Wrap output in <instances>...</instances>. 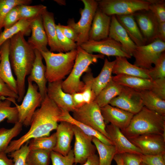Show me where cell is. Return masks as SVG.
<instances>
[{
  "label": "cell",
  "mask_w": 165,
  "mask_h": 165,
  "mask_svg": "<svg viewBox=\"0 0 165 165\" xmlns=\"http://www.w3.org/2000/svg\"><path fill=\"white\" fill-rule=\"evenodd\" d=\"M40 52L46 64V79L48 82H52L63 80L69 74L74 64L77 50L65 53H54L50 50Z\"/></svg>",
  "instance_id": "obj_4"
},
{
  "label": "cell",
  "mask_w": 165,
  "mask_h": 165,
  "mask_svg": "<svg viewBox=\"0 0 165 165\" xmlns=\"http://www.w3.org/2000/svg\"><path fill=\"white\" fill-rule=\"evenodd\" d=\"M72 94L76 108L85 104L82 92H76Z\"/></svg>",
  "instance_id": "obj_53"
},
{
  "label": "cell",
  "mask_w": 165,
  "mask_h": 165,
  "mask_svg": "<svg viewBox=\"0 0 165 165\" xmlns=\"http://www.w3.org/2000/svg\"><path fill=\"white\" fill-rule=\"evenodd\" d=\"M0 95L2 96L18 99V95L0 78Z\"/></svg>",
  "instance_id": "obj_51"
},
{
  "label": "cell",
  "mask_w": 165,
  "mask_h": 165,
  "mask_svg": "<svg viewBox=\"0 0 165 165\" xmlns=\"http://www.w3.org/2000/svg\"><path fill=\"white\" fill-rule=\"evenodd\" d=\"M157 35V39L165 42V22H159Z\"/></svg>",
  "instance_id": "obj_54"
},
{
  "label": "cell",
  "mask_w": 165,
  "mask_h": 165,
  "mask_svg": "<svg viewBox=\"0 0 165 165\" xmlns=\"http://www.w3.org/2000/svg\"><path fill=\"white\" fill-rule=\"evenodd\" d=\"M57 142L56 134L50 136L32 139L28 142L30 150H41L51 152L53 150Z\"/></svg>",
  "instance_id": "obj_35"
},
{
  "label": "cell",
  "mask_w": 165,
  "mask_h": 165,
  "mask_svg": "<svg viewBox=\"0 0 165 165\" xmlns=\"http://www.w3.org/2000/svg\"><path fill=\"white\" fill-rule=\"evenodd\" d=\"M4 97L2 96L1 95H0V102L4 100H5Z\"/></svg>",
  "instance_id": "obj_59"
},
{
  "label": "cell",
  "mask_w": 165,
  "mask_h": 165,
  "mask_svg": "<svg viewBox=\"0 0 165 165\" xmlns=\"http://www.w3.org/2000/svg\"><path fill=\"white\" fill-rule=\"evenodd\" d=\"M61 113V109L47 95L40 107L35 111L29 130L18 139L11 141L5 152L10 153L32 139L49 136L52 131L56 129Z\"/></svg>",
  "instance_id": "obj_1"
},
{
  "label": "cell",
  "mask_w": 165,
  "mask_h": 165,
  "mask_svg": "<svg viewBox=\"0 0 165 165\" xmlns=\"http://www.w3.org/2000/svg\"><path fill=\"white\" fill-rule=\"evenodd\" d=\"M81 165H99V157L95 154L88 158L86 162Z\"/></svg>",
  "instance_id": "obj_56"
},
{
  "label": "cell",
  "mask_w": 165,
  "mask_h": 165,
  "mask_svg": "<svg viewBox=\"0 0 165 165\" xmlns=\"http://www.w3.org/2000/svg\"><path fill=\"white\" fill-rule=\"evenodd\" d=\"M50 152L30 150L26 159L27 165H49Z\"/></svg>",
  "instance_id": "obj_40"
},
{
  "label": "cell",
  "mask_w": 165,
  "mask_h": 165,
  "mask_svg": "<svg viewBox=\"0 0 165 165\" xmlns=\"http://www.w3.org/2000/svg\"><path fill=\"white\" fill-rule=\"evenodd\" d=\"M92 141L98 153L99 165H111L112 161L116 154L115 147L105 144L95 137H93Z\"/></svg>",
  "instance_id": "obj_34"
},
{
  "label": "cell",
  "mask_w": 165,
  "mask_h": 165,
  "mask_svg": "<svg viewBox=\"0 0 165 165\" xmlns=\"http://www.w3.org/2000/svg\"><path fill=\"white\" fill-rule=\"evenodd\" d=\"M0 165H13V160L9 159L4 151L0 152Z\"/></svg>",
  "instance_id": "obj_55"
},
{
  "label": "cell",
  "mask_w": 165,
  "mask_h": 165,
  "mask_svg": "<svg viewBox=\"0 0 165 165\" xmlns=\"http://www.w3.org/2000/svg\"><path fill=\"white\" fill-rule=\"evenodd\" d=\"M150 90L159 98L165 100V78L152 80Z\"/></svg>",
  "instance_id": "obj_48"
},
{
  "label": "cell",
  "mask_w": 165,
  "mask_h": 165,
  "mask_svg": "<svg viewBox=\"0 0 165 165\" xmlns=\"http://www.w3.org/2000/svg\"><path fill=\"white\" fill-rule=\"evenodd\" d=\"M154 66L149 69L151 79L165 78V51L161 54L154 64Z\"/></svg>",
  "instance_id": "obj_42"
},
{
  "label": "cell",
  "mask_w": 165,
  "mask_h": 165,
  "mask_svg": "<svg viewBox=\"0 0 165 165\" xmlns=\"http://www.w3.org/2000/svg\"><path fill=\"white\" fill-rule=\"evenodd\" d=\"M55 1L60 5H65V1L63 0H55Z\"/></svg>",
  "instance_id": "obj_58"
},
{
  "label": "cell",
  "mask_w": 165,
  "mask_h": 165,
  "mask_svg": "<svg viewBox=\"0 0 165 165\" xmlns=\"http://www.w3.org/2000/svg\"><path fill=\"white\" fill-rule=\"evenodd\" d=\"M30 151L28 141L19 149L9 153L13 165H27L26 159Z\"/></svg>",
  "instance_id": "obj_45"
},
{
  "label": "cell",
  "mask_w": 165,
  "mask_h": 165,
  "mask_svg": "<svg viewBox=\"0 0 165 165\" xmlns=\"http://www.w3.org/2000/svg\"><path fill=\"white\" fill-rule=\"evenodd\" d=\"M115 60L110 61L105 58L101 70L96 77H94L92 88L96 97L112 79L113 68Z\"/></svg>",
  "instance_id": "obj_30"
},
{
  "label": "cell",
  "mask_w": 165,
  "mask_h": 165,
  "mask_svg": "<svg viewBox=\"0 0 165 165\" xmlns=\"http://www.w3.org/2000/svg\"><path fill=\"white\" fill-rule=\"evenodd\" d=\"M148 1L149 2L148 10L155 16L159 22H165V1Z\"/></svg>",
  "instance_id": "obj_43"
},
{
  "label": "cell",
  "mask_w": 165,
  "mask_h": 165,
  "mask_svg": "<svg viewBox=\"0 0 165 165\" xmlns=\"http://www.w3.org/2000/svg\"><path fill=\"white\" fill-rule=\"evenodd\" d=\"M142 103L148 109L165 116V100H163L150 90L139 91Z\"/></svg>",
  "instance_id": "obj_31"
},
{
  "label": "cell",
  "mask_w": 165,
  "mask_h": 165,
  "mask_svg": "<svg viewBox=\"0 0 165 165\" xmlns=\"http://www.w3.org/2000/svg\"><path fill=\"white\" fill-rule=\"evenodd\" d=\"M63 121L72 123L78 127L86 135L92 137L96 138L105 144L113 145L112 141L101 133L77 121L70 114L69 112L64 110L61 109V113L59 117L58 121L60 122Z\"/></svg>",
  "instance_id": "obj_29"
},
{
  "label": "cell",
  "mask_w": 165,
  "mask_h": 165,
  "mask_svg": "<svg viewBox=\"0 0 165 165\" xmlns=\"http://www.w3.org/2000/svg\"><path fill=\"white\" fill-rule=\"evenodd\" d=\"M121 155L124 165H141L142 163L140 155L125 153Z\"/></svg>",
  "instance_id": "obj_50"
},
{
  "label": "cell",
  "mask_w": 165,
  "mask_h": 165,
  "mask_svg": "<svg viewBox=\"0 0 165 165\" xmlns=\"http://www.w3.org/2000/svg\"><path fill=\"white\" fill-rule=\"evenodd\" d=\"M111 16L98 7L94 15L89 35V40L99 41L108 37Z\"/></svg>",
  "instance_id": "obj_19"
},
{
  "label": "cell",
  "mask_w": 165,
  "mask_h": 165,
  "mask_svg": "<svg viewBox=\"0 0 165 165\" xmlns=\"http://www.w3.org/2000/svg\"><path fill=\"white\" fill-rule=\"evenodd\" d=\"M113 160L115 161L117 165H124L123 162L120 154H116Z\"/></svg>",
  "instance_id": "obj_57"
},
{
  "label": "cell",
  "mask_w": 165,
  "mask_h": 165,
  "mask_svg": "<svg viewBox=\"0 0 165 165\" xmlns=\"http://www.w3.org/2000/svg\"><path fill=\"white\" fill-rule=\"evenodd\" d=\"M112 79L119 85L139 91L150 90L152 82V80L151 79L125 74L112 76Z\"/></svg>",
  "instance_id": "obj_28"
},
{
  "label": "cell",
  "mask_w": 165,
  "mask_h": 165,
  "mask_svg": "<svg viewBox=\"0 0 165 165\" xmlns=\"http://www.w3.org/2000/svg\"><path fill=\"white\" fill-rule=\"evenodd\" d=\"M105 124L110 123L122 130L127 128L134 115L109 104L101 108Z\"/></svg>",
  "instance_id": "obj_18"
},
{
  "label": "cell",
  "mask_w": 165,
  "mask_h": 165,
  "mask_svg": "<svg viewBox=\"0 0 165 165\" xmlns=\"http://www.w3.org/2000/svg\"><path fill=\"white\" fill-rule=\"evenodd\" d=\"M89 69L86 72L83 78L84 86L82 93L85 103H88L94 101L96 97L92 88V84L94 77Z\"/></svg>",
  "instance_id": "obj_41"
},
{
  "label": "cell",
  "mask_w": 165,
  "mask_h": 165,
  "mask_svg": "<svg viewBox=\"0 0 165 165\" xmlns=\"http://www.w3.org/2000/svg\"><path fill=\"white\" fill-rule=\"evenodd\" d=\"M165 51V42L157 39L151 43L136 46L132 56L134 64L139 67L149 69L152 67L161 54Z\"/></svg>",
  "instance_id": "obj_10"
},
{
  "label": "cell",
  "mask_w": 165,
  "mask_h": 165,
  "mask_svg": "<svg viewBox=\"0 0 165 165\" xmlns=\"http://www.w3.org/2000/svg\"><path fill=\"white\" fill-rule=\"evenodd\" d=\"M32 2L31 0H0V33L6 16L13 8L18 6L28 5Z\"/></svg>",
  "instance_id": "obj_38"
},
{
  "label": "cell",
  "mask_w": 165,
  "mask_h": 165,
  "mask_svg": "<svg viewBox=\"0 0 165 165\" xmlns=\"http://www.w3.org/2000/svg\"><path fill=\"white\" fill-rule=\"evenodd\" d=\"M121 130L128 139L148 134L165 135V116L144 106L134 115L128 126Z\"/></svg>",
  "instance_id": "obj_3"
},
{
  "label": "cell",
  "mask_w": 165,
  "mask_h": 165,
  "mask_svg": "<svg viewBox=\"0 0 165 165\" xmlns=\"http://www.w3.org/2000/svg\"><path fill=\"white\" fill-rule=\"evenodd\" d=\"M73 131L75 140L73 150L75 163L82 164L95 154L96 149L92 141L93 137L86 135L74 125Z\"/></svg>",
  "instance_id": "obj_14"
},
{
  "label": "cell",
  "mask_w": 165,
  "mask_h": 165,
  "mask_svg": "<svg viewBox=\"0 0 165 165\" xmlns=\"http://www.w3.org/2000/svg\"><path fill=\"white\" fill-rule=\"evenodd\" d=\"M142 162L147 165H165V153L155 155H140Z\"/></svg>",
  "instance_id": "obj_47"
},
{
  "label": "cell",
  "mask_w": 165,
  "mask_h": 165,
  "mask_svg": "<svg viewBox=\"0 0 165 165\" xmlns=\"http://www.w3.org/2000/svg\"><path fill=\"white\" fill-rule=\"evenodd\" d=\"M106 130L109 139L116 148V154L130 153L142 154L141 150L133 144L117 127L111 124H106Z\"/></svg>",
  "instance_id": "obj_16"
},
{
  "label": "cell",
  "mask_w": 165,
  "mask_h": 165,
  "mask_svg": "<svg viewBox=\"0 0 165 165\" xmlns=\"http://www.w3.org/2000/svg\"><path fill=\"white\" fill-rule=\"evenodd\" d=\"M24 36V33L20 32L10 39L9 59L16 77L19 102L24 96L25 78L31 72L35 58V50L25 40Z\"/></svg>",
  "instance_id": "obj_2"
},
{
  "label": "cell",
  "mask_w": 165,
  "mask_h": 165,
  "mask_svg": "<svg viewBox=\"0 0 165 165\" xmlns=\"http://www.w3.org/2000/svg\"><path fill=\"white\" fill-rule=\"evenodd\" d=\"M84 7L80 9L81 17L77 22H75L73 18L70 19L68 21V25L75 31L78 36L76 43L77 46L89 40V35L93 19L98 8L97 0H82Z\"/></svg>",
  "instance_id": "obj_6"
},
{
  "label": "cell",
  "mask_w": 165,
  "mask_h": 165,
  "mask_svg": "<svg viewBox=\"0 0 165 165\" xmlns=\"http://www.w3.org/2000/svg\"><path fill=\"white\" fill-rule=\"evenodd\" d=\"M35 18L20 19L10 28L4 29L0 33V46L6 40L20 32L24 33L25 36L29 35L31 33V24Z\"/></svg>",
  "instance_id": "obj_33"
},
{
  "label": "cell",
  "mask_w": 165,
  "mask_h": 165,
  "mask_svg": "<svg viewBox=\"0 0 165 165\" xmlns=\"http://www.w3.org/2000/svg\"><path fill=\"white\" fill-rule=\"evenodd\" d=\"M134 18L147 44L157 39L159 22L149 10L139 11L133 14Z\"/></svg>",
  "instance_id": "obj_15"
},
{
  "label": "cell",
  "mask_w": 165,
  "mask_h": 165,
  "mask_svg": "<svg viewBox=\"0 0 165 165\" xmlns=\"http://www.w3.org/2000/svg\"><path fill=\"white\" fill-rule=\"evenodd\" d=\"M128 139L141 150L143 155L165 153V135L148 134Z\"/></svg>",
  "instance_id": "obj_13"
},
{
  "label": "cell",
  "mask_w": 165,
  "mask_h": 165,
  "mask_svg": "<svg viewBox=\"0 0 165 165\" xmlns=\"http://www.w3.org/2000/svg\"><path fill=\"white\" fill-rule=\"evenodd\" d=\"M62 81L48 82L47 86V95L61 109L73 112L76 107L72 94L63 90L61 85Z\"/></svg>",
  "instance_id": "obj_17"
},
{
  "label": "cell",
  "mask_w": 165,
  "mask_h": 165,
  "mask_svg": "<svg viewBox=\"0 0 165 165\" xmlns=\"http://www.w3.org/2000/svg\"><path fill=\"white\" fill-rule=\"evenodd\" d=\"M72 117L77 121L99 131L108 139L101 108L94 101L76 108Z\"/></svg>",
  "instance_id": "obj_7"
},
{
  "label": "cell",
  "mask_w": 165,
  "mask_h": 165,
  "mask_svg": "<svg viewBox=\"0 0 165 165\" xmlns=\"http://www.w3.org/2000/svg\"><path fill=\"white\" fill-rule=\"evenodd\" d=\"M12 102L8 97L0 102V123L5 119L9 123L15 124L18 122V114L16 106H11Z\"/></svg>",
  "instance_id": "obj_36"
},
{
  "label": "cell",
  "mask_w": 165,
  "mask_h": 165,
  "mask_svg": "<svg viewBox=\"0 0 165 165\" xmlns=\"http://www.w3.org/2000/svg\"><path fill=\"white\" fill-rule=\"evenodd\" d=\"M109 104L134 115L139 112L144 106L139 91L125 86L120 94L113 98Z\"/></svg>",
  "instance_id": "obj_12"
},
{
  "label": "cell",
  "mask_w": 165,
  "mask_h": 165,
  "mask_svg": "<svg viewBox=\"0 0 165 165\" xmlns=\"http://www.w3.org/2000/svg\"><path fill=\"white\" fill-rule=\"evenodd\" d=\"M57 37L64 52H67L77 49L76 43L66 37L63 33L58 25H56Z\"/></svg>",
  "instance_id": "obj_46"
},
{
  "label": "cell",
  "mask_w": 165,
  "mask_h": 165,
  "mask_svg": "<svg viewBox=\"0 0 165 165\" xmlns=\"http://www.w3.org/2000/svg\"><path fill=\"white\" fill-rule=\"evenodd\" d=\"M18 6L13 8L7 15L3 23L4 29L10 28L20 20Z\"/></svg>",
  "instance_id": "obj_49"
},
{
  "label": "cell",
  "mask_w": 165,
  "mask_h": 165,
  "mask_svg": "<svg viewBox=\"0 0 165 165\" xmlns=\"http://www.w3.org/2000/svg\"><path fill=\"white\" fill-rule=\"evenodd\" d=\"M141 165H147L145 164V163L142 162V163H141Z\"/></svg>",
  "instance_id": "obj_60"
},
{
  "label": "cell",
  "mask_w": 165,
  "mask_h": 165,
  "mask_svg": "<svg viewBox=\"0 0 165 165\" xmlns=\"http://www.w3.org/2000/svg\"><path fill=\"white\" fill-rule=\"evenodd\" d=\"M31 35L27 41L35 50L40 52L48 50L47 48V40L44 30L42 15L35 18L30 25Z\"/></svg>",
  "instance_id": "obj_23"
},
{
  "label": "cell",
  "mask_w": 165,
  "mask_h": 165,
  "mask_svg": "<svg viewBox=\"0 0 165 165\" xmlns=\"http://www.w3.org/2000/svg\"><path fill=\"white\" fill-rule=\"evenodd\" d=\"M77 53L73 68L68 77L62 81V88L65 92L70 94L82 92L84 84L80 78L83 73L89 69L91 64L96 63L99 59H103L104 55L101 54L89 53L80 46L77 48Z\"/></svg>",
  "instance_id": "obj_5"
},
{
  "label": "cell",
  "mask_w": 165,
  "mask_h": 165,
  "mask_svg": "<svg viewBox=\"0 0 165 165\" xmlns=\"http://www.w3.org/2000/svg\"><path fill=\"white\" fill-rule=\"evenodd\" d=\"M35 58L28 80L35 82L37 86L42 101L47 95V80L45 77L46 67L43 64L41 52L35 50Z\"/></svg>",
  "instance_id": "obj_24"
},
{
  "label": "cell",
  "mask_w": 165,
  "mask_h": 165,
  "mask_svg": "<svg viewBox=\"0 0 165 165\" xmlns=\"http://www.w3.org/2000/svg\"><path fill=\"white\" fill-rule=\"evenodd\" d=\"M80 46L87 53H97L108 56L123 57L130 58L131 57L126 53L121 44L109 37L99 41L88 40Z\"/></svg>",
  "instance_id": "obj_11"
},
{
  "label": "cell",
  "mask_w": 165,
  "mask_h": 165,
  "mask_svg": "<svg viewBox=\"0 0 165 165\" xmlns=\"http://www.w3.org/2000/svg\"><path fill=\"white\" fill-rule=\"evenodd\" d=\"M116 57L112 73L116 75L125 74L151 79L149 69L141 68L131 64L126 57Z\"/></svg>",
  "instance_id": "obj_26"
},
{
  "label": "cell",
  "mask_w": 165,
  "mask_h": 165,
  "mask_svg": "<svg viewBox=\"0 0 165 165\" xmlns=\"http://www.w3.org/2000/svg\"><path fill=\"white\" fill-rule=\"evenodd\" d=\"M108 37L120 43L123 50L127 54L132 56L136 47L130 38L126 31L118 21L115 15L111 16V22Z\"/></svg>",
  "instance_id": "obj_22"
},
{
  "label": "cell",
  "mask_w": 165,
  "mask_h": 165,
  "mask_svg": "<svg viewBox=\"0 0 165 165\" xmlns=\"http://www.w3.org/2000/svg\"><path fill=\"white\" fill-rule=\"evenodd\" d=\"M123 86L114 82L112 79L96 96L95 101L101 108L109 104L110 101L121 93Z\"/></svg>",
  "instance_id": "obj_32"
},
{
  "label": "cell",
  "mask_w": 165,
  "mask_h": 165,
  "mask_svg": "<svg viewBox=\"0 0 165 165\" xmlns=\"http://www.w3.org/2000/svg\"><path fill=\"white\" fill-rule=\"evenodd\" d=\"M28 87L20 105L15 102L18 114V122L25 126L30 125L36 108L41 105L42 101L36 84L28 80Z\"/></svg>",
  "instance_id": "obj_9"
},
{
  "label": "cell",
  "mask_w": 165,
  "mask_h": 165,
  "mask_svg": "<svg viewBox=\"0 0 165 165\" xmlns=\"http://www.w3.org/2000/svg\"><path fill=\"white\" fill-rule=\"evenodd\" d=\"M60 122L56 129L57 142L53 151L66 156L72 149L71 144L74 136L73 125L66 121Z\"/></svg>",
  "instance_id": "obj_20"
},
{
  "label": "cell",
  "mask_w": 165,
  "mask_h": 165,
  "mask_svg": "<svg viewBox=\"0 0 165 165\" xmlns=\"http://www.w3.org/2000/svg\"><path fill=\"white\" fill-rule=\"evenodd\" d=\"M97 1L98 7L104 13L110 16L132 14L139 11L148 10L149 4L148 0H101Z\"/></svg>",
  "instance_id": "obj_8"
},
{
  "label": "cell",
  "mask_w": 165,
  "mask_h": 165,
  "mask_svg": "<svg viewBox=\"0 0 165 165\" xmlns=\"http://www.w3.org/2000/svg\"><path fill=\"white\" fill-rule=\"evenodd\" d=\"M58 24L63 34L67 38L76 43L78 39V36L74 30L68 25H62L60 23Z\"/></svg>",
  "instance_id": "obj_52"
},
{
  "label": "cell",
  "mask_w": 165,
  "mask_h": 165,
  "mask_svg": "<svg viewBox=\"0 0 165 165\" xmlns=\"http://www.w3.org/2000/svg\"><path fill=\"white\" fill-rule=\"evenodd\" d=\"M48 45L51 52H64L58 40L53 13L45 10L42 15Z\"/></svg>",
  "instance_id": "obj_25"
},
{
  "label": "cell",
  "mask_w": 165,
  "mask_h": 165,
  "mask_svg": "<svg viewBox=\"0 0 165 165\" xmlns=\"http://www.w3.org/2000/svg\"><path fill=\"white\" fill-rule=\"evenodd\" d=\"M50 159L52 165H73L75 163L73 149H71L66 156L53 150L50 152Z\"/></svg>",
  "instance_id": "obj_44"
},
{
  "label": "cell",
  "mask_w": 165,
  "mask_h": 165,
  "mask_svg": "<svg viewBox=\"0 0 165 165\" xmlns=\"http://www.w3.org/2000/svg\"><path fill=\"white\" fill-rule=\"evenodd\" d=\"M115 16L118 21L137 46L147 44L134 18L133 14Z\"/></svg>",
  "instance_id": "obj_27"
},
{
  "label": "cell",
  "mask_w": 165,
  "mask_h": 165,
  "mask_svg": "<svg viewBox=\"0 0 165 165\" xmlns=\"http://www.w3.org/2000/svg\"><path fill=\"white\" fill-rule=\"evenodd\" d=\"M10 42L9 39L0 46V78L18 94L16 81L13 75L9 59Z\"/></svg>",
  "instance_id": "obj_21"
},
{
  "label": "cell",
  "mask_w": 165,
  "mask_h": 165,
  "mask_svg": "<svg viewBox=\"0 0 165 165\" xmlns=\"http://www.w3.org/2000/svg\"><path fill=\"white\" fill-rule=\"evenodd\" d=\"M18 9L20 19H31L42 15L47 9V7L41 4L35 6L22 5L19 6Z\"/></svg>",
  "instance_id": "obj_39"
},
{
  "label": "cell",
  "mask_w": 165,
  "mask_h": 165,
  "mask_svg": "<svg viewBox=\"0 0 165 165\" xmlns=\"http://www.w3.org/2000/svg\"><path fill=\"white\" fill-rule=\"evenodd\" d=\"M0 60H1V57H0Z\"/></svg>",
  "instance_id": "obj_61"
},
{
  "label": "cell",
  "mask_w": 165,
  "mask_h": 165,
  "mask_svg": "<svg viewBox=\"0 0 165 165\" xmlns=\"http://www.w3.org/2000/svg\"><path fill=\"white\" fill-rule=\"evenodd\" d=\"M23 125L19 122L11 128H0V152L5 151L11 140L17 136L22 130Z\"/></svg>",
  "instance_id": "obj_37"
}]
</instances>
